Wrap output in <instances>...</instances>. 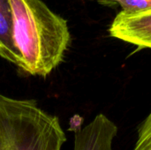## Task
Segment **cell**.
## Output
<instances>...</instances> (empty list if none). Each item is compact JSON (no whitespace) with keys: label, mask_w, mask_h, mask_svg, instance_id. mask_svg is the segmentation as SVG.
Segmentation results:
<instances>
[{"label":"cell","mask_w":151,"mask_h":150,"mask_svg":"<svg viewBox=\"0 0 151 150\" xmlns=\"http://www.w3.org/2000/svg\"><path fill=\"white\" fill-rule=\"evenodd\" d=\"M21 70L45 77L63 61L71 41L67 21L42 0H9Z\"/></svg>","instance_id":"obj_1"},{"label":"cell","mask_w":151,"mask_h":150,"mask_svg":"<svg viewBox=\"0 0 151 150\" xmlns=\"http://www.w3.org/2000/svg\"><path fill=\"white\" fill-rule=\"evenodd\" d=\"M65 141L58 117L0 94V150H61Z\"/></svg>","instance_id":"obj_2"},{"label":"cell","mask_w":151,"mask_h":150,"mask_svg":"<svg viewBox=\"0 0 151 150\" xmlns=\"http://www.w3.org/2000/svg\"><path fill=\"white\" fill-rule=\"evenodd\" d=\"M109 34L140 49L151 50V9L134 13L121 11L111 24Z\"/></svg>","instance_id":"obj_3"},{"label":"cell","mask_w":151,"mask_h":150,"mask_svg":"<svg viewBox=\"0 0 151 150\" xmlns=\"http://www.w3.org/2000/svg\"><path fill=\"white\" fill-rule=\"evenodd\" d=\"M117 133L116 124L104 114H98L87 126L76 130L73 150H113Z\"/></svg>","instance_id":"obj_4"},{"label":"cell","mask_w":151,"mask_h":150,"mask_svg":"<svg viewBox=\"0 0 151 150\" xmlns=\"http://www.w3.org/2000/svg\"><path fill=\"white\" fill-rule=\"evenodd\" d=\"M0 57L21 68V57L13 38V15L9 0H0Z\"/></svg>","instance_id":"obj_5"},{"label":"cell","mask_w":151,"mask_h":150,"mask_svg":"<svg viewBox=\"0 0 151 150\" xmlns=\"http://www.w3.org/2000/svg\"><path fill=\"white\" fill-rule=\"evenodd\" d=\"M133 150H151V111L140 124Z\"/></svg>","instance_id":"obj_6"},{"label":"cell","mask_w":151,"mask_h":150,"mask_svg":"<svg viewBox=\"0 0 151 150\" xmlns=\"http://www.w3.org/2000/svg\"><path fill=\"white\" fill-rule=\"evenodd\" d=\"M101 4H118L122 8V11L134 13L151 9V0H97Z\"/></svg>","instance_id":"obj_7"}]
</instances>
